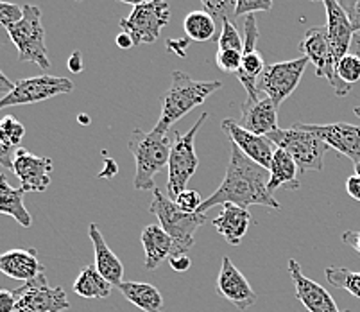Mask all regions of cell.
<instances>
[{
  "instance_id": "1",
  "label": "cell",
  "mask_w": 360,
  "mask_h": 312,
  "mask_svg": "<svg viewBox=\"0 0 360 312\" xmlns=\"http://www.w3.org/2000/svg\"><path fill=\"white\" fill-rule=\"evenodd\" d=\"M267 183H269L267 169L248 158L245 154L240 153L237 146L231 144L230 163H228V169H226L224 180H222V183L210 198H206L202 201L198 213H206L214 206H222L226 203L242 206V208L257 205L281 210V205L267 189Z\"/></svg>"
},
{
  "instance_id": "2",
  "label": "cell",
  "mask_w": 360,
  "mask_h": 312,
  "mask_svg": "<svg viewBox=\"0 0 360 312\" xmlns=\"http://www.w3.org/2000/svg\"><path fill=\"white\" fill-rule=\"evenodd\" d=\"M221 81H198L181 70L172 72L170 87L163 95L162 113L153 130L160 131V133H169L172 124L201 106L214 92L221 90Z\"/></svg>"
},
{
  "instance_id": "3",
  "label": "cell",
  "mask_w": 360,
  "mask_h": 312,
  "mask_svg": "<svg viewBox=\"0 0 360 312\" xmlns=\"http://www.w3.org/2000/svg\"><path fill=\"white\" fill-rule=\"evenodd\" d=\"M131 154L135 156L136 173L135 185L136 190H155V176L169 166L170 142L169 135L150 130L149 133L142 130H135L129 139Z\"/></svg>"
},
{
  "instance_id": "4",
  "label": "cell",
  "mask_w": 360,
  "mask_h": 312,
  "mask_svg": "<svg viewBox=\"0 0 360 312\" xmlns=\"http://www.w3.org/2000/svg\"><path fill=\"white\" fill-rule=\"evenodd\" d=\"M149 212L158 218L160 226L172 239V255H183L194 246L195 232L208 221L206 213H186L176 206V203L160 189L153 190V201ZM170 255V257H172Z\"/></svg>"
},
{
  "instance_id": "5",
  "label": "cell",
  "mask_w": 360,
  "mask_h": 312,
  "mask_svg": "<svg viewBox=\"0 0 360 312\" xmlns=\"http://www.w3.org/2000/svg\"><path fill=\"white\" fill-rule=\"evenodd\" d=\"M24 15L8 29L9 40L18 51L20 63H34L44 70L51 68V60L45 45V27L41 24V9L38 6H22Z\"/></svg>"
},
{
  "instance_id": "6",
  "label": "cell",
  "mask_w": 360,
  "mask_h": 312,
  "mask_svg": "<svg viewBox=\"0 0 360 312\" xmlns=\"http://www.w3.org/2000/svg\"><path fill=\"white\" fill-rule=\"evenodd\" d=\"M208 119V113H202L198 120H195L194 126L186 131L185 135H181L179 131H174V144H172V149H170V158H169V176H167V192H169V198L176 199L179 192L186 189L188 182L192 180V176L195 174L199 167V158L198 153H195V135H198L199 127L205 124V120Z\"/></svg>"
},
{
  "instance_id": "7",
  "label": "cell",
  "mask_w": 360,
  "mask_h": 312,
  "mask_svg": "<svg viewBox=\"0 0 360 312\" xmlns=\"http://www.w3.org/2000/svg\"><path fill=\"white\" fill-rule=\"evenodd\" d=\"M267 139L280 149L287 151L300 167L301 174L307 170L325 169V154L330 149L319 137L294 124L290 130H281L267 135Z\"/></svg>"
},
{
  "instance_id": "8",
  "label": "cell",
  "mask_w": 360,
  "mask_h": 312,
  "mask_svg": "<svg viewBox=\"0 0 360 312\" xmlns=\"http://www.w3.org/2000/svg\"><path fill=\"white\" fill-rule=\"evenodd\" d=\"M300 51L316 67L317 77H325L328 81L337 97H346L352 92V85L345 83L337 75V61L330 51L326 25L310 27L300 42Z\"/></svg>"
},
{
  "instance_id": "9",
  "label": "cell",
  "mask_w": 360,
  "mask_h": 312,
  "mask_svg": "<svg viewBox=\"0 0 360 312\" xmlns=\"http://www.w3.org/2000/svg\"><path fill=\"white\" fill-rule=\"evenodd\" d=\"M170 8L165 0H150L133 8L129 16L120 20V29L133 38V44H155L162 29L169 24Z\"/></svg>"
},
{
  "instance_id": "10",
  "label": "cell",
  "mask_w": 360,
  "mask_h": 312,
  "mask_svg": "<svg viewBox=\"0 0 360 312\" xmlns=\"http://www.w3.org/2000/svg\"><path fill=\"white\" fill-rule=\"evenodd\" d=\"M74 90V83L67 77L58 75H36L27 80H18L9 94L0 97V110L22 104L41 103L56 97V95L70 94Z\"/></svg>"
},
{
  "instance_id": "11",
  "label": "cell",
  "mask_w": 360,
  "mask_h": 312,
  "mask_svg": "<svg viewBox=\"0 0 360 312\" xmlns=\"http://www.w3.org/2000/svg\"><path fill=\"white\" fill-rule=\"evenodd\" d=\"M309 63L310 61L307 60L305 56H301L296 60L267 65L260 77H258V92H264L280 108V104L287 97H290L292 92L297 88Z\"/></svg>"
},
{
  "instance_id": "12",
  "label": "cell",
  "mask_w": 360,
  "mask_h": 312,
  "mask_svg": "<svg viewBox=\"0 0 360 312\" xmlns=\"http://www.w3.org/2000/svg\"><path fill=\"white\" fill-rule=\"evenodd\" d=\"M13 294L16 298V308H29L36 312H63L70 308L63 287H51L45 273L15 289Z\"/></svg>"
},
{
  "instance_id": "13",
  "label": "cell",
  "mask_w": 360,
  "mask_h": 312,
  "mask_svg": "<svg viewBox=\"0 0 360 312\" xmlns=\"http://www.w3.org/2000/svg\"><path fill=\"white\" fill-rule=\"evenodd\" d=\"M296 126L310 131L319 137L330 149H335L342 156L352 160L353 163H360V126L348 123L333 124H303L296 123Z\"/></svg>"
},
{
  "instance_id": "14",
  "label": "cell",
  "mask_w": 360,
  "mask_h": 312,
  "mask_svg": "<svg viewBox=\"0 0 360 312\" xmlns=\"http://www.w3.org/2000/svg\"><path fill=\"white\" fill-rule=\"evenodd\" d=\"M217 294L230 304H233L238 311H245L257 301V292L253 291L248 278L238 271L237 266L230 257H222L221 271L215 280Z\"/></svg>"
},
{
  "instance_id": "15",
  "label": "cell",
  "mask_w": 360,
  "mask_h": 312,
  "mask_svg": "<svg viewBox=\"0 0 360 312\" xmlns=\"http://www.w3.org/2000/svg\"><path fill=\"white\" fill-rule=\"evenodd\" d=\"M221 126L222 131L228 135L230 142L233 144V146H237L242 154H245V156L250 160H253L255 163H258L260 167L269 170L276 146H274L267 137H260V135H255L251 133V131L244 130V127L238 126L237 120L233 119H224Z\"/></svg>"
},
{
  "instance_id": "16",
  "label": "cell",
  "mask_w": 360,
  "mask_h": 312,
  "mask_svg": "<svg viewBox=\"0 0 360 312\" xmlns=\"http://www.w3.org/2000/svg\"><path fill=\"white\" fill-rule=\"evenodd\" d=\"M13 173L20 180V187L25 192H44L51 185L52 160L36 156L31 151L18 147L13 162Z\"/></svg>"
},
{
  "instance_id": "17",
  "label": "cell",
  "mask_w": 360,
  "mask_h": 312,
  "mask_svg": "<svg viewBox=\"0 0 360 312\" xmlns=\"http://www.w3.org/2000/svg\"><path fill=\"white\" fill-rule=\"evenodd\" d=\"M326 9V38H328L330 51L339 63L352 49L353 31L352 20L346 9L339 4V0H323Z\"/></svg>"
},
{
  "instance_id": "18",
  "label": "cell",
  "mask_w": 360,
  "mask_h": 312,
  "mask_svg": "<svg viewBox=\"0 0 360 312\" xmlns=\"http://www.w3.org/2000/svg\"><path fill=\"white\" fill-rule=\"evenodd\" d=\"M289 275L292 278L294 289H296V298L305 305L310 312H342L337 307L335 300L328 291L317 282L310 280L303 275L296 258H289ZM349 312V311H346Z\"/></svg>"
},
{
  "instance_id": "19",
  "label": "cell",
  "mask_w": 360,
  "mask_h": 312,
  "mask_svg": "<svg viewBox=\"0 0 360 312\" xmlns=\"http://www.w3.org/2000/svg\"><path fill=\"white\" fill-rule=\"evenodd\" d=\"M237 124L244 130L260 137H267L278 130V106L269 99L245 101L240 108V119Z\"/></svg>"
},
{
  "instance_id": "20",
  "label": "cell",
  "mask_w": 360,
  "mask_h": 312,
  "mask_svg": "<svg viewBox=\"0 0 360 312\" xmlns=\"http://www.w3.org/2000/svg\"><path fill=\"white\" fill-rule=\"evenodd\" d=\"M0 273L13 280L25 282L40 277L45 273V266L38 258L34 248L29 249H9L0 253Z\"/></svg>"
},
{
  "instance_id": "21",
  "label": "cell",
  "mask_w": 360,
  "mask_h": 312,
  "mask_svg": "<svg viewBox=\"0 0 360 312\" xmlns=\"http://www.w3.org/2000/svg\"><path fill=\"white\" fill-rule=\"evenodd\" d=\"M251 213L248 208L226 203L222 212L214 219V228L221 233L224 241L231 246H240L242 239L250 230Z\"/></svg>"
},
{
  "instance_id": "22",
  "label": "cell",
  "mask_w": 360,
  "mask_h": 312,
  "mask_svg": "<svg viewBox=\"0 0 360 312\" xmlns=\"http://www.w3.org/2000/svg\"><path fill=\"white\" fill-rule=\"evenodd\" d=\"M88 235H90L91 244H94L97 271H99L111 285H117V287H119V285L122 284L124 278L122 262H120V258L117 257L115 253L111 251L110 246L106 244L103 233H101L99 226H97L96 223H91V225L88 226Z\"/></svg>"
},
{
  "instance_id": "23",
  "label": "cell",
  "mask_w": 360,
  "mask_h": 312,
  "mask_svg": "<svg viewBox=\"0 0 360 312\" xmlns=\"http://www.w3.org/2000/svg\"><path fill=\"white\" fill-rule=\"evenodd\" d=\"M300 176L301 170L292 156L287 151L276 147L269 167V183H267L269 192L273 194L280 187H285L287 190H297L301 187Z\"/></svg>"
},
{
  "instance_id": "24",
  "label": "cell",
  "mask_w": 360,
  "mask_h": 312,
  "mask_svg": "<svg viewBox=\"0 0 360 312\" xmlns=\"http://www.w3.org/2000/svg\"><path fill=\"white\" fill-rule=\"evenodd\" d=\"M142 246L146 251L143 268L147 271L160 268V264L172 255V239L160 225H149L142 230Z\"/></svg>"
},
{
  "instance_id": "25",
  "label": "cell",
  "mask_w": 360,
  "mask_h": 312,
  "mask_svg": "<svg viewBox=\"0 0 360 312\" xmlns=\"http://www.w3.org/2000/svg\"><path fill=\"white\" fill-rule=\"evenodd\" d=\"M25 190L22 187L15 189L8 183L6 176L0 173V213L9 216L24 228L32 226V216L24 205Z\"/></svg>"
},
{
  "instance_id": "26",
  "label": "cell",
  "mask_w": 360,
  "mask_h": 312,
  "mask_svg": "<svg viewBox=\"0 0 360 312\" xmlns=\"http://www.w3.org/2000/svg\"><path fill=\"white\" fill-rule=\"evenodd\" d=\"M119 291L127 301L143 312H163L165 308L162 292L155 285L143 284V282H122L119 285Z\"/></svg>"
},
{
  "instance_id": "27",
  "label": "cell",
  "mask_w": 360,
  "mask_h": 312,
  "mask_svg": "<svg viewBox=\"0 0 360 312\" xmlns=\"http://www.w3.org/2000/svg\"><path fill=\"white\" fill-rule=\"evenodd\" d=\"M74 292L81 298H90V300H103L111 294L113 285L97 271L96 266H84L74 282Z\"/></svg>"
},
{
  "instance_id": "28",
  "label": "cell",
  "mask_w": 360,
  "mask_h": 312,
  "mask_svg": "<svg viewBox=\"0 0 360 312\" xmlns=\"http://www.w3.org/2000/svg\"><path fill=\"white\" fill-rule=\"evenodd\" d=\"M186 38L194 42H217V24H215L214 16L202 9V11H192L185 16L183 22Z\"/></svg>"
},
{
  "instance_id": "29",
  "label": "cell",
  "mask_w": 360,
  "mask_h": 312,
  "mask_svg": "<svg viewBox=\"0 0 360 312\" xmlns=\"http://www.w3.org/2000/svg\"><path fill=\"white\" fill-rule=\"evenodd\" d=\"M325 277L330 285L337 289H345L352 297L360 298V271L332 266V268L325 269Z\"/></svg>"
},
{
  "instance_id": "30",
  "label": "cell",
  "mask_w": 360,
  "mask_h": 312,
  "mask_svg": "<svg viewBox=\"0 0 360 312\" xmlns=\"http://www.w3.org/2000/svg\"><path fill=\"white\" fill-rule=\"evenodd\" d=\"M25 137V126L16 119L15 115H6L0 119V142L18 149Z\"/></svg>"
},
{
  "instance_id": "31",
  "label": "cell",
  "mask_w": 360,
  "mask_h": 312,
  "mask_svg": "<svg viewBox=\"0 0 360 312\" xmlns=\"http://www.w3.org/2000/svg\"><path fill=\"white\" fill-rule=\"evenodd\" d=\"M22 15H24L22 6L0 0V45H4L6 42H11L8 29L20 20Z\"/></svg>"
},
{
  "instance_id": "32",
  "label": "cell",
  "mask_w": 360,
  "mask_h": 312,
  "mask_svg": "<svg viewBox=\"0 0 360 312\" xmlns=\"http://www.w3.org/2000/svg\"><path fill=\"white\" fill-rule=\"evenodd\" d=\"M202 8L208 15L214 16V20H231L235 18L237 0H201Z\"/></svg>"
},
{
  "instance_id": "33",
  "label": "cell",
  "mask_w": 360,
  "mask_h": 312,
  "mask_svg": "<svg viewBox=\"0 0 360 312\" xmlns=\"http://www.w3.org/2000/svg\"><path fill=\"white\" fill-rule=\"evenodd\" d=\"M337 75L340 80L348 85H355L356 81H360V58L356 54H346L342 60L337 63Z\"/></svg>"
},
{
  "instance_id": "34",
  "label": "cell",
  "mask_w": 360,
  "mask_h": 312,
  "mask_svg": "<svg viewBox=\"0 0 360 312\" xmlns=\"http://www.w3.org/2000/svg\"><path fill=\"white\" fill-rule=\"evenodd\" d=\"M215 63L226 74H237L242 67V51L219 49L217 54H215Z\"/></svg>"
},
{
  "instance_id": "35",
  "label": "cell",
  "mask_w": 360,
  "mask_h": 312,
  "mask_svg": "<svg viewBox=\"0 0 360 312\" xmlns=\"http://www.w3.org/2000/svg\"><path fill=\"white\" fill-rule=\"evenodd\" d=\"M219 49H233V51H244V42L238 35L237 27L231 20H222V29L219 32Z\"/></svg>"
},
{
  "instance_id": "36",
  "label": "cell",
  "mask_w": 360,
  "mask_h": 312,
  "mask_svg": "<svg viewBox=\"0 0 360 312\" xmlns=\"http://www.w3.org/2000/svg\"><path fill=\"white\" fill-rule=\"evenodd\" d=\"M202 201H205V199L201 198V194H199L198 190H191V189H185L183 192H179L174 199L176 206H178L181 212H186V213H198V210L201 208Z\"/></svg>"
},
{
  "instance_id": "37",
  "label": "cell",
  "mask_w": 360,
  "mask_h": 312,
  "mask_svg": "<svg viewBox=\"0 0 360 312\" xmlns=\"http://www.w3.org/2000/svg\"><path fill=\"white\" fill-rule=\"evenodd\" d=\"M271 9H273V0H237L235 16H248L258 11H271Z\"/></svg>"
},
{
  "instance_id": "38",
  "label": "cell",
  "mask_w": 360,
  "mask_h": 312,
  "mask_svg": "<svg viewBox=\"0 0 360 312\" xmlns=\"http://www.w3.org/2000/svg\"><path fill=\"white\" fill-rule=\"evenodd\" d=\"M169 264H170V268L174 269V271L185 273L191 269L192 261H191V257L186 255V253H183V255H172V257L169 258Z\"/></svg>"
},
{
  "instance_id": "39",
  "label": "cell",
  "mask_w": 360,
  "mask_h": 312,
  "mask_svg": "<svg viewBox=\"0 0 360 312\" xmlns=\"http://www.w3.org/2000/svg\"><path fill=\"white\" fill-rule=\"evenodd\" d=\"M16 298L13 291L0 289V312H15Z\"/></svg>"
},
{
  "instance_id": "40",
  "label": "cell",
  "mask_w": 360,
  "mask_h": 312,
  "mask_svg": "<svg viewBox=\"0 0 360 312\" xmlns=\"http://www.w3.org/2000/svg\"><path fill=\"white\" fill-rule=\"evenodd\" d=\"M16 149L6 146L4 142H0V167L13 170V162H15Z\"/></svg>"
},
{
  "instance_id": "41",
  "label": "cell",
  "mask_w": 360,
  "mask_h": 312,
  "mask_svg": "<svg viewBox=\"0 0 360 312\" xmlns=\"http://www.w3.org/2000/svg\"><path fill=\"white\" fill-rule=\"evenodd\" d=\"M342 242L352 246L360 255V230H348V232L342 233Z\"/></svg>"
},
{
  "instance_id": "42",
  "label": "cell",
  "mask_w": 360,
  "mask_h": 312,
  "mask_svg": "<svg viewBox=\"0 0 360 312\" xmlns=\"http://www.w3.org/2000/svg\"><path fill=\"white\" fill-rule=\"evenodd\" d=\"M346 192H348L353 199L360 201V176L353 174V176H349V178L346 180Z\"/></svg>"
},
{
  "instance_id": "43",
  "label": "cell",
  "mask_w": 360,
  "mask_h": 312,
  "mask_svg": "<svg viewBox=\"0 0 360 312\" xmlns=\"http://www.w3.org/2000/svg\"><path fill=\"white\" fill-rule=\"evenodd\" d=\"M68 70L72 72V74H79V72H83L84 68V63H83V54H81L79 51H75L74 54L68 58V63H67Z\"/></svg>"
},
{
  "instance_id": "44",
  "label": "cell",
  "mask_w": 360,
  "mask_h": 312,
  "mask_svg": "<svg viewBox=\"0 0 360 312\" xmlns=\"http://www.w3.org/2000/svg\"><path fill=\"white\" fill-rule=\"evenodd\" d=\"M119 173V167H117V163L113 162L111 158H106V166H104V169L101 170L99 176L97 178H104V180H111L115 174Z\"/></svg>"
},
{
  "instance_id": "45",
  "label": "cell",
  "mask_w": 360,
  "mask_h": 312,
  "mask_svg": "<svg viewBox=\"0 0 360 312\" xmlns=\"http://www.w3.org/2000/svg\"><path fill=\"white\" fill-rule=\"evenodd\" d=\"M115 44L119 45L120 49H124V51H127V49H133L135 47V44H133V38H131L127 32H120V35H117L115 38Z\"/></svg>"
},
{
  "instance_id": "46",
  "label": "cell",
  "mask_w": 360,
  "mask_h": 312,
  "mask_svg": "<svg viewBox=\"0 0 360 312\" xmlns=\"http://www.w3.org/2000/svg\"><path fill=\"white\" fill-rule=\"evenodd\" d=\"M349 20H352V27L355 32H360V0H356L355 8L349 13Z\"/></svg>"
},
{
  "instance_id": "47",
  "label": "cell",
  "mask_w": 360,
  "mask_h": 312,
  "mask_svg": "<svg viewBox=\"0 0 360 312\" xmlns=\"http://www.w3.org/2000/svg\"><path fill=\"white\" fill-rule=\"evenodd\" d=\"M13 87H15V83H13L11 80H9L8 75L4 74V72L0 70V94H9V92L13 90Z\"/></svg>"
},
{
  "instance_id": "48",
  "label": "cell",
  "mask_w": 360,
  "mask_h": 312,
  "mask_svg": "<svg viewBox=\"0 0 360 312\" xmlns=\"http://www.w3.org/2000/svg\"><path fill=\"white\" fill-rule=\"evenodd\" d=\"M352 51H353V54H356L360 58V32H355V35H353Z\"/></svg>"
},
{
  "instance_id": "49",
  "label": "cell",
  "mask_w": 360,
  "mask_h": 312,
  "mask_svg": "<svg viewBox=\"0 0 360 312\" xmlns=\"http://www.w3.org/2000/svg\"><path fill=\"white\" fill-rule=\"evenodd\" d=\"M339 4L342 6V8L346 9V13H352L353 11V8H355V4H356V0H339Z\"/></svg>"
},
{
  "instance_id": "50",
  "label": "cell",
  "mask_w": 360,
  "mask_h": 312,
  "mask_svg": "<svg viewBox=\"0 0 360 312\" xmlns=\"http://www.w3.org/2000/svg\"><path fill=\"white\" fill-rule=\"evenodd\" d=\"M120 2H124V4H129V6H142V4H147V2H150V0H120Z\"/></svg>"
},
{
  "instance_id": "51",
  "label": "cell",
  "mask_w": 360,
  "mask_h": 312,
  "mask_svg": "<svg viewBox=\"0 0 360 312\" xmlns=\"http://www.w3.org/2000/svg\"><path fill=\"white\" fill-rule=\"evenodd\" d=\"M90 123H91V120H90V117H88V115H84V113L79 115V124H83V126H88Z\"/></svg>"
},
{
  "instance_id": "52",
  "label": "cell",
  "mask_w": 360,
  "mask_h": 312,
  "mask_svg": "<svg viewBox=\"0 0 360 312\" xmlns=\"http://www.w3.org/2000/svg\"><path fill=\"white\" fill-rule=\"evenodd\" d=\"M353 113H355L356 117H359V119H360V106H355V108H353Z\"/></svg>"
},
{
  "instance_id": "53",
  "label": "cell",
  "mask_w": 360,
  "mask_h": 312,
  "mask_svg": "<svg viewBox=\"0 0 360 312\" xmlns=\"http://www.w3.org/2000/svg\"><path fill=\"white\" fill-rule=\"evenodd\" d=\"M15 312H36V311H29V308H16Z\"/></svg>"
},
{
  "instance_id": "54",
  "label": "cell",
  "mask_w": 360,
  "mask_h": 312,
  "mask_svg": "<svg viewBox=\"0 0 360 312\" xmlns=\"http://www.w3.org/2000/svg\"><path fill=\"white\" fill-rule=\"evenodd\" d=\"M355 174L356 176H360V163H356L355 166Z\"/></svg>"
},
{
  "instance_id": "55",
  "label": "cell",
  "mask_w": 360,
  "mask_h": 312,
  "mask_svg": "<svg viewBox=\"0 0 360 312\" xmlns=\"http://www.w3.org/2000/svg\"><path fill=\"white\" fill-rule=\"evenodd\" d=\"M310 2H317V0H310Z\"/></svg>"
},
{
  "instance_id": "56",
  "label": "cell",
  "mask_w": 360,
  "mask_h": 312,
  "mask_svg": "<svg viewBox=\"0 0 360 312\" xmlns=\"http://www.w3.org/2000/svg\"><path fill=\"white\" fill-rule=\"evenodd\" d=\"M75 2H81V0H75Z\"/></svg>"
}]
</instances>
